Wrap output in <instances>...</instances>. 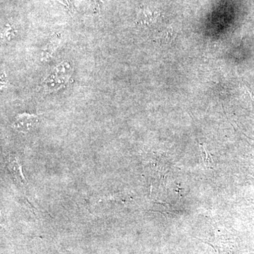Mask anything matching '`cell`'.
Wrapping results in <instances>:
<instances>
[{"mask_svg": "<svg viewBox=\"0 0 254 254\" xmlns=\"http://www.w3.org/2000/svg\"><path fill=\"white\" fill-rule=\"evenodd\" d=\"M37 123H38V119L36 115L24 113L16 117L12 127L18 131L26 133L29 131L33 127L36 126Z\"/></svg>", "mask_w": 254, "mask_h": 254, "instance_id": "6da1fadb", "label": "cell"}, {"mask_svg": "<svg viewBox=\"0 0 254 254\" xmlns=\"http://www.w3.org/2000/svg\"><path fill=\"white\" fill-rule=\"evenodd\" d=\"M91 1L95 7L100 8V4H103V0H91Z\"/></svg>", "mask_w": 254, "mask_h": 254, "instance_id": "8992f818", "label": "cell"}, {"mask_svg": "<svg viewBox=\"0 0 254 254\" xmlns=\"http://www.w3.org/2000/svg\"><path fill=\"white\" fill-rule=\"evenodd\" d=\"M14 30H13L12 28L9 26V27H7L6 31H5V38H6L7 41H9V40H11V37L14 36Z\"/></svg>", "mask_w": 254, "mask_h": 254, "instance_id": "5b68a950", "label": "cell"}, {"mask_svg": "<svg viewBox=\"0 0 254 254\" xmlns=\"http://www.w3.org/2000/svg\"><path fill=\"white\" fill-rule=\"evenodd\" d=\"M200 148H202V151L200 150V153H201L202 158H203V163L206 166H208L210 165V158H209V153L205 149V147L203 146V145L200 144Z\"/></svg>", "mask_w": 254, "mask_h": 254, "instance_id": "277c9868", "label": "cell"}, {"mask_svg": "<svg viewBox=\"0 0 254 254\" xmlns=\"http://www.w3.org/2000/svg\"><path fill=\"white\" fill-rule=\"evenodd\" d=\"M61 42V36L59 33H55L50 37L49 41L47 43L46 46L43 48L41 54L42 62H47L50 59L52 55L59 46Z\"/></svg>", "mask_w": 254, "mask_h": 254, "instance_id": "7a4b0ae2", "label": "cell"}, {"mask_svg": "<svg viewBox=\"0 0 254 254\" xmlns=\"http://www.w3.org/2000/svg\"><path fill=\"white\" fill-rule=\"evenodd\" d=\"M157 18V12L149 9H142L137 18V23L142 26H149L154 23Z\"/></svg>", "mask_w": 254, "mask_h": 254, "instance_id": "3957f363", "label": "cell"}]
</instances>
